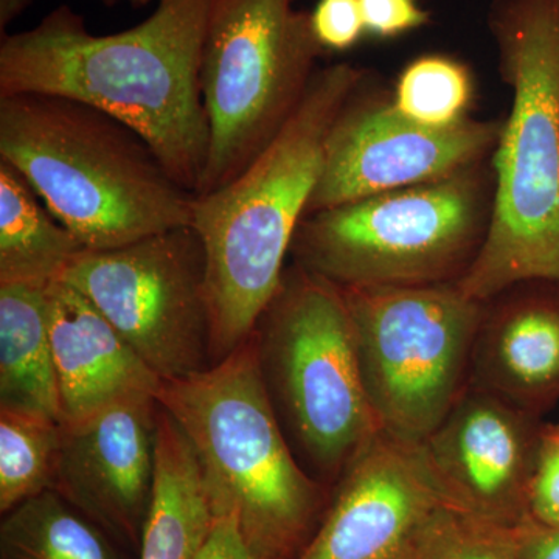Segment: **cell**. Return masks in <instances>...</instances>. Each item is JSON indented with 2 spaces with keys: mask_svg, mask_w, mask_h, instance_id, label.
Returning a JSON list of instances; mask_svg holds the SVG:
<instances>
[{
  "mask_svg": "<svg viewBox=\"0 0 559 559\" xmlns=\"http://www.w3.org/2000/svg\"><path fill=\"white\" fill-rule=\"evenodd\" d=\"M364 75L348 62L319 68L277 138L237 178L197 194L191 227L207 264L213 364L252 336L277 293L322 173L331 124Z\"/></svg>",
  "mask_w": 559,
  "mask_h": 559,
  "instance_id": "obj_2",
  "label": "cell"
},
{
  "mask_svg": "<svg viewBox=\"0 0 559 559\" xmlns=\"http://www.w3.org/2000/svg\"><path fill=\"white\" fill-rule=\"evenodd\" d=\"M520 527L447 506L429 525L414 559H521Z\"/></svg>",
  "mask_w": 559,
  "mask_h": 559,
  "instance_id": "obj_23",
  "label": "cell"
},
{
  "mask_svg": "<svg viewBox=\"0 0 559 559\" xmlns=\"http://www.w3.org/2000/svg\"><path fill=\"white\" fill-rule=\"evenodd\" d=\"M209 10L210 0H157L135 27L94 35L58 7L31 31L2 36L0 95H60L116 117L198 194L210 142L200 76Z\"/></svg>",
  "mask_w": 559,
  "mask_h": 559,
  "instance_id": "obj_1",
  "label": "cell"
},
{
  "mask_svg": "<svg viewBox=\"0 0 559 559\" xmlns=\"http://www.w3.org/2000/svg\"><path fill=\"white\" fill-rule=\"evenodd\" d=\"M49 323L61 423L131 396L157 399L160 378L83 294L61 280L49 286Z\"/></svg>",
  "mask_w": 559,
  "mask_h": 559,
  "instance_id": "obj_16",
  "label": "cell"
},
{
  "mask_svg": "<svg viewBox=\"0 0 559 559\" xmlns=\"http://www.w3.org/2000/svg\"><path fill=\"white\" fill-rule=\"evenodd\" d=\"M366 35L381 40L396 39L426 27L429 10L421 0H359Z\"/></svg>",
  "mask_w": 559,
  "mask_h": 559,
  "instance_id": "obj_26",
  "label": "cell"
},
{
  "mask_svg": "<svg viewBox=\"0 0 559 559\" xmlns=\"http://www.w3.org/2000/svg\"><path fill=\"white\" fill-rule=\"evenodd\" d=\"M213 521L189 440L159 406L153 500L135 559H197Z\"/></svg>",
  "mask_w": 559,
  "mask_h": 559,
  "instance_id": "obj_17",
  "label": "cell"
},
{
  "mask_svg": "<svg viewBox=\"0 0 559 559\" xmlns=\"http://www.w3.org/2000/svg\"><path fill=\"white\" fill-rule=\"evenodd\" d=\"M543 428L535 415L469 382L421 444L452 507L520 527L528 521Z\"/></svg>",
  "mask_w": 559,
  "mask_h": 559,
  "instance_id": "obj_14",
  "label": "cell"
},
{
  "mask_svg": "<svg viewBox=\"0 0 559 559\" xmlns=\"http://www.w3.org/2000/svg\"><path fill=\"white\" fill-rule=\"evenodd\" d=\"M476 84L469 66L444 53H428L404 66L392 92L401 116L423 127H455L469 119Z\"/></svg>",
  "mask_w": 559,
  "mask_h": 559,
  "instance_id": "obj_22",
  "label": "cell"
},
{
  "mask_svg": "<svg viewBox=\"0 0 559 559\" xmlns=\"http://www.w3.org/2000/svg\"><path fill=\"white\" fill-rule=\"evenodd\" d=\"M502 121L469 117L455 127H423L401 116L369 72L349 92L325 143L307 215L447 178L491 159Z\"/></svg>",
  "mask_w": 559,
  "mask_h": 559,
  "instance_id": "obj_11",
  "label": "cell"
},
{
  "mask_svg": "<svg viewBox=\"0 0 559 559\" xmlns=\"http://www.w3.org/2000/svg\"><path fill=\"white\" fill-rule=\"evenodd\" d=\"M33 0H0V31L5 35V28L21 16Z\"/></svg>",
  "mask_w": 559,
  "mask_h": 559,
  "instance_id": "obj_29",
  "label": "cell"
},
{
  "mask_svg": "<svg viewBox=\"0 0 559 559\" xmlns=\"http://www.w3.org/2000/svg\"><path fill=\"white\" fill-rule=\"evenodd\" d=\"M297 0H210L201 53L207 164L198 194L226 186L294 116L325 53Z\"/></svg>",
  "mask_w": 559,
  "mask_h": 559,
  "instance_id": "obj_8",
  "label": "cell"
},
{
  "mask_svg": "<svg viewBox=\"0 0 559 559\" xmlns=\"http://www.w3.org/2000/svg\"><path fill=\"white\" fill-rule=\"evenodd\" d=\"M61 282L83 294L162 381L213 366L207 264L193 227L84 249Z\"/></svg>",
  "mask_w": 559,
  "mask_h": 559,
  "instance_id": "obj_10",
  "label": "cell"
},
{
  "mask_svg": "<svg viewBox=\"0 0 559 559\" xmlns=\"http://www.w3.org/2000/svg\"><path fill=\"white\" fill-rule=\"evenodd\" d=\"M159 403L139 395L62 423L51 488L138 558L156 477Z\"/></svg>",
  "mask_w": 559,
  "mask_h": 559,
  "instance_id": "obj_13",
  "label": "cell"
},
{
  "mask_svg": "<svg viewBox=\"0 0 559 559\" xmlns=\"http://www.w3.org/2000/svg\"><path fill=\"white\" fill-rule=\"evenodd\" d=\"M197 559H260L242 538L235 516H219L213 521L209 538Z\"/></svg>",
  "mask_w": 559,
  "mask_h": 559,
  "instance_id": "obj_27",
  "label": "cell"
},
{
  "mask_svg": "<svg viewBox=\"0 0 559 559\" xmlns=\"http://www.w3.org/2000/svg\"><path fill=\"white\" fill-rule=\"evenodd\" d=\"M0 524V559H130L53 489L25 500Z\"/></svg>",
  "mask_w": 559,
  "mask_h": 559,
  "instance_id": "obj_20",
  "label": "cell"
},
{
  "mask_svg": "<svg viewBox=\"0 0 559 559\" xmlns=\"http://www.w3.org/2000/svg\"><path fill=\"white\" fill-rule=\"evenodd\" d=\"M471 384L540 418L559 401V282L530 280L485 301Z\"/></svg>",
  "mask_w": 559,
  "mask_h": 559,
  "instance_id": "obj_15",
  "label": "cell"
},
{
  "mask_svg": "<svg viewBox=\"0 0 559 559\" xmlns=\"http://www.w3.org/2000/svg\"><path fill=\"white\" fill-rule=\"evenodd\" d=\"M61 437L60 419L0 407V513L51 488Z\"/></svg>",
  "mask_w": 559,
  "mask_h": 559,
  "instance_id": "obj_21",
  "label": "cell"
},
{
  "mask_svg": "<svg viewBox=\"0 0 559 559\" xmlns=\"http://www.w3.org/2000/svg\"><path fill=\"white\" fill-rule=\"evenodd\" d=\"M252 337L264 388L297 459L314 479L340 480L381 430L344 293L294 264Z\"/></svg>",
  "mask_w": 559,
  "mask_h": 559,
  "instance_id": "obj_7",
  "label": "cell"
},
{
  "mask_svg": "<svg viewBox=\"0 0 559 559\" xmlns=\"http://www.w3.org/2000/svg\"><path fill=\"white\" fill-rule=\"evenodd\" d=\"M311 25L323 50L347 51L366 35L359 0H319Z\"/></svg>",
  "mask_w": 559,
  "mask_h": 559,
  "instance_id": "obj_25",
  "label": "cell"
},
{
  "mask_svg": "<svg viewBox=\"0 0 559 559\" xmlns=\"http://www.w3.org/2000/svg\"><path fill=\"white\" fill-rule=\"evenodd\" d=\"M0 160L28 180L87 250L120 248L193 221L197 194L139 132L60 95H0Z\"/></svg>",
  "mask_w": 559,
  "mask_h": 559,
  "instance_id": "obj_3",
  "label": "cell"
},
{
  "mask_svg": "<svg viewBox=\"0 0 559 559\" xmlns=\"http://www.w3.org/2000/svg\"><path fill=\"white\" fill-rule=\"evenodd\" d=\"M527 514L535 524L559 528V425H544L540 432Z\"/></svg>",
  "mask_w": 559,
  "mask_h": 559,
  "instance_id": "obj_24",
  "label": "cell"
},
{
  "mask_svg": "<svg viewBox=\"0 0 559 559\" xmlns=\"http://www.w3.org/2000/svg\"><path fill=\"white\" fill-rule=\"evenodd\" d=\"M491 164L311 213L290 255L340 288L457 283L484 246Z\"/></svg>",
  "mask_w": 559,
  "mask_h": 559,
  "instance_id": "obj_6",
  "label": "cell"
},
{
  "mask_svg": "<svg viewBox=\"0 0 559 559\" xmlns=\"http://www.w3.org/2000/svg\"><path fill=\"white\" fill-rule=\"evenodd\" d=\"M521 559H559V528L525 521L520 527Z\"/></svg>",
  "mask_w": 559,
  "mask_h": 559,
  "instance_id": "obj_28",
  "label": "cell"
},
{
  "mask_svg": "<svg viewBox=\"0 0 559 559\" xmlns=\"http://www.w3.org/2000/svg\"><path fill=\"white\" fill-rule=\"evenodd\" d=\"M157 403L189 440L213 516H235L260 559H296L323 491L280 425L253 337L207 370L162 381Z\"/></svg>",
  "mask_w": 559,
  "mask_h": 559,
  "instance_id": "obj_5",
  "label": "cell"
},
{
  "mask_svg": "<svg viewBox=\"0 0 559 559\" xmlns=\"http://www.w3.org/2000/svg\"><path fill=\"white\" fill-rule=\"evenodd\" d=\"M342 293L378 425L390 436L423 443L468 388L484 304L457 283Z\"/></svg>",
  "mask_w": 559,
  "mask_h": 559,
  "instance_id": "obj_9",
  "label": "cell"
},
{
  "mask_svg": "<svg viewBox=\"0 0 559 559\" xmlns=\"http://www.w3.org/2000/svg\"><path fill=\"white\" fill-rule=\"evenodd\" d=\"M49 286L0 285V407L61 421Z\"/></svg>",
  "mask_w": 559,
  "mask_h": 559,
  "instance_id": "obj_18",
  "label": "cell"
},
{
  "mask_svg": "<svg viewBox=\"0 0 559 559\" xmlns=\"http://www.w3.org/2000/svg\"><path fill=\"white\" fill-rule=\"evenodd\" d=\"M447 506L423 444L380 430L342 473L296 559H414Z\"/></svg>",
  "mask_w": 559,
  "mask_h": 559,
  "instance_id": "obj_12",
  "label": "cell"
},
{
  "mask_svg": "<svg viewBox=\"0 0 559 559\" xmlns=\"http://www.w3.org/2000/svg\"><path fill=\"white\" fill-rule=\"evenodd\" d=\"M488 27L511 108L489 159L487 237L457 282L481 304L518 283L559 282V0H495Z\"/></svg>",
  "mask_w": 559,
  "mask_h": 559,
  "instance_id": "obj_4",
  "label": "cell"
},
{
  "mask_svg": "<svg viewBox=\"0 0 559 559\" xmlns=\"http://www.w3.org/2000/svg\"><path fill=\"white\" fill-rule=\"evenodd\" d=\"M83 250L28 180L0 160V285L60 282Z\"/></svg>",
  "mask_w": 559,
  "mask_h": 559,
  "instance_id": "obj_19",
  "label": "cell"
}]
</instances>
